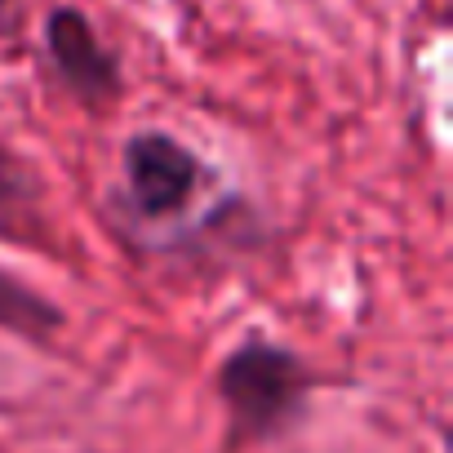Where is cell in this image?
I'll list each match as a JSON object with an SVG mask.
<instances>
[{"instance_id": "1", "label": "cell", "mask_w": 453, "mask_h": 453, "mask_svg": "<svg viewBox=\"0 0 453 453\" xmlns=\"http://www.w3.org/2000/svg\"><path fill=\"white\" fill-rule=\"evenodd\" d=\"M218 165L187 138L160 125L125 134L116 182L107 191L111 232L151 258H196L209 263L213 250L241 254V245L263 241L258 213L245 196H213Z\"/></svg>"}, {"instance_id": "2", "label": "cell", "mask_w": 453, "mask_h": 453, "mask_svg": "<svg viewBox=\"0 0 453 453\" xmlns=\"http://www.w3.org/2000/svg\"><path fill=\"white\" fill-rule=\"evenodd\" d=\"M316 373L289 342L245 334L213 369V395L226 413V440L236 449L285 440L311 409Z\"/></svg>"}, {"instance_id": "3", "label": "cell", "mask_w": 453, "mask_h": 453, "mask_svg": "<svg viewBox=\"0 0 453 453\" xmlns=\"http://www.w3.org/2000/svg\"><path fill=\"white\" fill-rule=\"evenodd\" d=\"M41 54L45 67L76 107L85 111H107L125 94V63L98 32V23L81 5H50L41 23Z\"/></svg>"}, {"instance_id": "4", "label": "cell", "mask_w": 453, "mask_h": 453, "mask_svg": "<svg viewBox=\"0 0 453 453\" xmlns=\"http://www.w3.org/2000/svg\"><path fill=\"white\" fill-rule=\"evenodd\" d=\"M63 325H67V311L45 289H36L23 272L0 263V334L23 338L32 347H54Z\"/></svg>"}, {"instance_id": "5", "label": "cell", "mask_w": 453, "mask_h": 453, "mask_svg": "<svg viewBox=\"0 0 453 453\" xmlns=\"http://www.w3.org/2000/svg\"><path fill=\"white\" fill-rule=\"evenodd\" d=\"M27 27V10L23 0H0V45H14Z\"/></svg>"}]
</instances>
